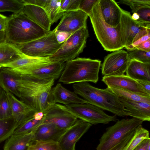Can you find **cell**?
Wrapping results in <instances>:
<instances>
[{"instance_id": "cell-1", "label": "cell", "mask_w": 150, "mask_h": 150, "mask_svg": "<svg viewBox=\"0 0 150 150\" xmlns=\"http://www.w3.org/2000/svg\"><path fill=\"white\" fill-rule=\"evenodd\" d=\"M18 77L20 100L37 112H43L52 103L51 92L54 79L30 76Z\"/></svg>"}, {"instance_id": "cell-2", "label": "cell", "mask_w": 150, "mask_h": 150, "mask_svg": "<svg viewBox=\"0 0 150 150\" xmlns=\"http://www.w3.org/2000/svg\"><path fill=\"white\" fill-rule=\"evenodd\" d=\"M74 92L88 103L107 110L116 116L124 117L129 116L119 97L109 88L101 89L94 87L88 82L74 83Z\"/></svg>"}, {"instance_id": "cell-3", "label": "cell", "mask_w": 150, "mask_h": 150, "mask_svg": "<svg viewBox=\"0 0 150 150\" xmlns=\"http://www.w3.org/2000/svg\"><path fill=\"white\" fill-rule=\"evenodd\" d=\"M5 31L6 42L17 45L37 39L48 31L28 18L23 12L8 17Z\"/></svg>"}, {"instance_id": "cell-4", "label": "cell", "mask_w": 150, "mask_h": 150, "mask_svg": "<svg viewBox=\"0 0 150 150\" xmlns=\"http://www.w3.org/2000/svg\"><path fill=\"white\" fill-rule=\"evenodd\" d=\"M101 61L78 57L67 61L59 81L65 84L91 82L96 83L99 79Z\"/></svg>"}, {"instance_id": "cell-5", "label": "cell", "mask_w": 150, "mask_h": 150, "mask_svg": "<svg viewBox=\"0 0 150 150\" xmlns=\"http://www.w3.org/2000/svg\"><path fill=\"white\" fill-rule=\"evenodd\" d=\"M99 1L88 15L97 38L107 51L114 52L122 49L124 47L122 45L123 30L120 24L113 27L105 23Z\"/></svg>"}, {"instance_id": "cell-6", "label": "cell", "mask_w": 150, "mask_h": 150, "mask_svg": "<svg viewBox=\"0 0 150 150\" xmlns=\"http://www.w3.org/2000/svg\"><path fill=\"white\" fill-rule=\"evenodd\" d=\"M143 122L134 117L118 120L106 129L100 139L96 150H109L135 131Z\"/></svg>"}, {"instance_id": "cell-7", "label": "cell", "mask_w": 150, "mask_h": 150, "mask_svg": "<svg viewBox=\"0 0 150 150\" xmlns=\"http://www.w3.org/2000/svg\"><path fill=\"white\" fill-rule=\"evenodd\" d=\"M53 30L40 38L31 41L15 45L19 51L25 56L34 58L43 57L54 54L63 44L57 42Z\"/></svg>"}, {"instance_id": "cell-8", "label": "cell", "mask_w": 150, "mask_h": 150, "mask_svg": "<svg viewBox=\"0 0 150 150\" xmlns=\"http://www.w3.org/2000/svg\"><path fill=\"white\" fill-rule=\"evenodd\" d=\"M89 36L87 27L81 29L72 34L49 59L52 62H63L75 59L83 52Z\"/></svg>"}, {"instance_id": "cell-9", "label": "cell", "mask_w": 150, "mask_h": 150, "mask_svg": "<svg viewBox=\"0 0 150 150\" xmlns=\"http://www.w3.org/2000/svg\"><path fill=\"white\" fill-rule=\"evenodd\" d=\"M65 65L64 62H51L16 69L5 67L8 71L17 77L30 76L43 79L56 80L60 77Z\"/></svg>"}, {"instance_id": "cell-10", "label": "cell", "mask_w": 150, "mask_h": 150, "mask_svg": "<svg viewBox=\"0 0 150 150\" xmlns=\"http://www.w3.org/2000/svg\"><path fill=\"white\" fill-rule=\"evenodd\" d=\"M65 106L78 119L92 125L107 124L117 120L116 115H109L102 109L88 103L71 104Z\"/></svg>"}, {"instance_id": "cell-11", "label": "cell", "mask_w": 150, "mask_h": 150, "mask_svg": "<svg viewBox=\"0 0 150 150\" xmlns=\"http://www.w3.org/2000/svg\"><path fill=\"white\" fill-rule=\"evenodd\" d=\"M43 113L44 117L42 123H52L63 129H68L78 119L65 105L59 103L50 104Z\"/></svg>"}, {"instance_id": "cell-12", "label": "cell", "mask_w": 150, "mask_h": 150, "mask_svg": "<svg viewBox=\"0 0 150 150\" xmlns=\"http://www.w3.org/2000/svg\"><path fill=\"white\" fill-rule=\"evenodd\" d=\"M130 60L128 53L121 49L113 52L105 58L101 67V72L105 76L125 75Z\"/></svg>"}, {"instance_id": "cell-13", "label": "cell", "mask_w": 150, "mask_h": 150, "mask_svg": "<svg viewBox=\"0 0 150 150\" xmlns=\"http://www.w3.org/2000/svg\"><path fill=\"white\" fill-rule=\"evenodd\" d=\"M92 125L78 119L62 135L58 142L61 150H75L76 144Z\"/></svg>"}, {"instance_id": "cell-14", "label": "cell", "mask_w": 150, "mask_h": 150, "mask_svg": "<svg viewBox=\"0 0 150 150\" xmlns=\"http://www.w3.org/2000/svg\"><path fill=\"white\" fill-rule=\"evenodd\" d=\"M88 16L87 14L80 10L65 12L56 30L73 34L87 27Z\"/></svg>"}, {"instance_id": "cell-15", "label": "cell", "mask_w": 150, "mask_h": 150, "mask_svg": "<svg viewBox=\"0 0 150 150\" xmlns=\"http://www.w3.org/2000/svg\"><path fill=\"white\" fill-rule=\"evenodd\" d=\"M102 81L109 88H119L132 92L144 96L150 97L137 81L124 75L121 76H105Z\"/></svg>"}, {"instance_id": "cell-16", "label": "cell", "mask_w": 150, "mask_h": 150, "mask_svg": "<svg viewBox=\"0 0 150 150\" xmlns=\"http://www.w3.org/2000/svg\"><path fill=\"white\" fill-rule=\"evenodd\" d=\"M120 24L123 30L122 45L125 48L132 43L134 37L142 27L150 25L132 19L130 13L123 9Z\"/></svg>"}, {"instance_id": "cell-17", "label": "cell", "mask_w": 150, "mask_h": 150, "mask_svg": "<svg viewBox=\"0 0 150 150\" xmlns=\"http://www.w3.org/2000/svg\"><path fill=\"white\" fill-rule=\"evenodd\" d=\"M0 88L6 92L10 104L12 117L18 123L20 124L27 118L37 112L18 99L2 85L0 84Z\"/></svg>"}, {"instance_id": "cell-18", "label": "cell", "mask_w": 150, "mask_h": 150, "mask_svg": "<svg viewBox=\"0 0 150 150\" xmlns=\"http://www.w3.org/2000/svg\"><path fill=\"white\" fill-rule=\"evenodd\" d=\"M99 4L105 23L113 27L120 23L122 9L113 0H99Z\"/></svg>"}, {"instance_id": "cell-19", "label": "cell", "mask_w": 150, "mask_h": 150, "mask_svg": "<svg viewBox=\"0 0 150 150\" xmlns=\"http://www.w3.org/2000/svg\"><path fill=\"white\" fill-rule=\"evenodd\" d=\"M51 96L52 103H60L65 105L71 104L88 103L74 92L64 87L60 83L52 88Z\"/></svg>"}, {"instance_id": "cell-20", "label": "cell", "mask_w": 150, "mask_h": 150, "mask_svg": "<svg viewBox=\"0 0 150 150\" xmlns=\"http://www.w3.org/2000/svg\"><path fill=\"white\" fill-rule=\"evenodd\" d=\"M67 130L59 129L52 123H42L34 132V142L48 141L58 142Z\"/></svg>"}, {"instance_id": "cell-21", "label": "cell", "mask_w": 150, "mask_h": 150, "mask_svg": "<svg viewBox=\"0 0 150 150\" xmlns=\"http://www.w3.org/2000/svg\"><path fill=\"white\" fill-rule=\"evenodd\" d=\"M129 116L143 121H150V103L133 101L119 97Z\"/></svg>"}, {"instance_id": "cell-22", "label": "cell", "mask_w": 150, "mask_h": 150, "mask_svg": "<svg viewBox=\"0 0 150 150\" xmlns=\"http://www.w3.org/2000/svg\"><path fill=\"white\" fill-rule=\"evenodd\" d=\"M23 13L28 18L45 30L50 31L52 25L45 9L31 4L25 5Z\"/></svg>"}, {"instance_id": "cell-23", "label": "cell", "mask_w": 150, "mask_h": 150, "mask_svg": "<svg viewBox=\"0 0 150 150\" xmlns=\"http://www.w3.org/2000/svg\"><path fill=\"white\" fill-rule=\"evenodd\" d=\"M119 2L129 6L133 13L137 14L139 16L137 21L150 24V0H120Z\"/></svg>"}, {"instance_id": "cell-24", "label": "cell", "mask_w": 150, "mask_h": 150, "mask_svg": "<svg viewBox=\"0 0 150 150\" xmlns=\"http://www.w3.org/2000/svg\"><path fill=\"white\" fill-rule=\"evenodd\" d=\"M34 142V132L24 134H13L6 142L3 150H28Z\"/></svg>"}, {"instance_id": "cell-25", "label": "cell", "mask_w": 150, "mask_h": 150, "mask_svg": "<svg viewBox=\"0 0 150 150\" xmlns=\"http://www.w3.org/2000/svg\"><path fill=\"white\" fill-rule=\"evenodd\" d=\"M126 73L127 76L136 81H150V63L130 60Z\"/></svg>"}, {"instance_id": "cell-26", "label": "cell", "mask_w": 150, "mask_h": 150, "mask_svg": "<svg viewBox=\"0 0 150 150\" xmlns=\"http://www.w3.org/2000/svg\"><path fill=\"white\" fill-rule=\"evenodd\" d=\"M44 117L43 112H35L25 119L18 126L13 134H24L34 132L43 123Z\"/></svg>"}, {"instance_id": "cell-27", "label": "cell", "mask_w": 150, "mask_h": 150, "mask_svg": "<svg viewBox=\"0 0 150 150\" xmlns=\"http://www.w3.org/2000/svg\"><path fill=\"white\" fill-rule=\"evenodd\" d=\"M23 55L15 45L6 42L0 44V66L11 62Z\"/></svg>"}, {"instance_id": "cell-28", "label": "cell", "mask_w": 150, "mask_h": 150, "mask_svg": "<svg viewBox=\"0 0 150 150\" xmlns=\"http://www.w3.org/2000/svg\"><path fill=\"white\" fill-rule=\"evenodd\" d=\"M18 77L8 71L6 67H2L0 71V84L16 97L19 98L17 80Z\"/></svg>"}, {"instance_id": "cell-29", "label": "cell", "mask_w": 150, "mask_h": 150, "mask_svg": "<svg viewBox=\"0 0 150 150\" xmlns=\"http://www.w3.org/2000/svg\"><path fill=\"white\" fill-rule=\"evenodd\" d=\"M51 62L52 61L50 60L48 57L34 58L24 55L11 62L3 65L2 67L11 69H16L37 64L48 63Z\"/></svg>"}, {"instance_id": "cell-30", "label": "cell", "mask_w": 150, "mask_h": 150, "mask_svg": "<svg viewBox=\"0 0 150 150\" xmlns=\"http://www.w3.org/2000/svg\"><path fill=\"white\" fill-rule=\"evenodd\" d=\"M61 0H48L44 8L52 24L57 22L64 13L61 7Z\"/></svg>"}, {"instance_id": "cell-31", "label": "cell", "mask_w": 150, "mask_h": 150, "mask_svg": "<svg viewBox=\"0 0 150 150\" xmlns=\"http://www.w3.org/2000/svg\"><path fill=\"white\" fill-rule=\"evenodd\" d=\"M20 125L12 117L0 119V143L7 139L12 135Z\"/></svg>"}, {"instance_id": "cell-32", "label": "cell", "mask_w": 150, "mask_h": 150, "mask_svg": "<svg viewBox=\"0 0 150 150\" xmlns=\"http://www.w3.org/2000/svg\"><path fill=\"white\" fill-rule=\"evenodd\" d=\"M150 138L148 130L139 125L136 128L132 137L122 150H133L143 139Z\"/></svg>"}, {"instance_id": "cell-33", "label": "cell", "mask_w": 150, "mask_h": 150, "mask_svg": "<svg viewBox=\"0 0 150 150\" xmlns=\"http://www.w3.org/2000/svg\"><path fill=\"white\" fill-rule=\"evenodd\" d=\"M108 88L118 97L133 101L150 103V97L144 96L132 92L120 89Z\"/></svg>"}, {"instance_id": "cell-34", "label": "cell", "mask_w": 150, "mask_h": 150, "mask_svg": "<svg viewBox=\"0 0 150 150\" xmlns=\"http://www.w3.org/2000/svg\"><path fill=\"white\" fill-rule=\"evenodd\" d=\"M25 5L21 0H0V12H11L17 14L23 12Z\"/></svg>"}, {"instance_id": "cell-35", "label": "cell", "mask_w": 150, "mask_h": 150, "mask_svg": "<svg viewBox=\"0 0 150 150\" xmlns=\"http://www.w3.org/2000/svg\"><path fill=\"white\" fill-rule=\"evenodd\" d=\"M12 117L10 104L5 91L0 88V119Z\"/></svg>"}, {"instance_id": "cell-36", "label": "cell", "mask_w": 150, "mask_h": 150, "mask_svg": "<svg viewBox=\"0 0 150 150\" xmlns=\"http://www.w3.org/2000/svg\"><path fill=\"white\" fill-rule=\"evenodd\" d=\"M28 150H61L58 142L48 141L34 142Z\"/></svg>"}, {"instance_id": "cell-37", "label": "cell", "mask_w": 150, "mask_h": 150, "mask_svg": "<svg viewBox=\"0 0 150 150\" xmlns=\"http://www.w3.org/2000/svg\"><path fill=\"white\" fill-rule=\"evenodd\" d=\"M130 60H134L144 63H150V51L146 52L137 49L128 53Z\"/></svg>"}, {"instance_id": "cell-38", "label": "cell", "mask_w": 150, "mask_h": 150, "mask_svg": "<svg viewBox=\"0 0 150 150\" xmlns=\"http://www.w3.org/2000/svg\"><path fill=\"white\" fill-rule=\"evenodd\" d=\"M81 0H61V7L64 12L79 10Z\"/></svg>"}, {"instance_id": "cell-39", "label": "cell", "mask_w": 150, "mask_h": 150, "mask_svg": "<svg viewBox=\"0 0 150 150\" xmlns=\"http://www.w3.org/2000/svg\"><path fill=\"white\" fill-rule=\"evenodd\" d=\"M99 0H81L79 10H81L88 16L93 6Z\"/></svg>"}, {"instance_id": "cell-40", "label": "cell", "mask_w": 150, "mask_h": 150, "mask_svg": "<svg viewBox=\"0 0 150 150\" xmlns=\"http://www.w3.org/2000/svg\"><path fill=\"white\" fill-rule=\"evenodd\" d=\"M135 131L126 137L120 142L115 146L109 150H122L131 139L134 134Z\"/></svg>"}, {"instance_id": "cell-41", "label": "cell", "mask_w": 150, "mask_h": 150, "mask_svg": "<svg viewBox=\"0 0 150 150\" xmlns=\"http://www.w3.org/2000/svg\"><path fill=\"white\" fill-rule=\"evenodd\" d=\"M149 39H150V32L139 38L125 48L129 52L135 50L136 47Z\"/></svg>"}, {"instance_id": "cell-42", "label": "cell", "mask_w": 150, "mask_h": 150, "mask_svg": "<svg viewBox=\"0 0 150 150\" xmlns=\"http://www.w3.org/2000/svg\"><path fill=\"white\" fill-rule=\"evenodd\" d=\"M55 34L57 42L61 44L66 41L72 34L65 31H57L56 30Z\"/></svg>"}, {"instance_id": "cell-43", "label": "cell", "mask_w": 150, "mask_h": 150, "mask_svg": "<svg viewBox=\"0 0 150 150\" xmlns=\"http://www.w3.org/2000/svg\"><path fill=\"white\" fill-rule=\"evenodd\" d=\"M25 5L31 4L37 6L44 8L48 0H22Z\"/></svg>"}, {"instance_id": "cell-44", "label": "cell", "mask_w": 150, "mask_h": 150, "mask_svg": "<svg viewBox=\"0 0 150 150\" xmlns=\"http://www.w3.org/2000/svg\"><path fill=\"white\" fill-rule=\"evenodd\" d=\"M150 145V138L145 139L142 140L133 150H147Z\"/></svg>"}, {"instance_id": "cell-45", "label": "cell", "mask_w": 150, "mask_h": 150, "mask_svg": "<svg viewBox=\"0 0 150 150\" xmlns=\"http://www.w3.org/2000/svg\"><path fill=\"white\" fill-rule=\"evenodd\" d=\"M136 49L146 52L150 51V39L136 47L135 49Z\"/></svg>"}, {"instance_id": "cell-46", "label": "cell", "mask_w": 150, "mask_h": 150, "mask_svg": "<svg viewBox=\"0 0 150 150\" xmlns=\"http://www.w3.org/2000/svg\"><path fill=\"white\" fill-rule=\"evenodd\" d=\"M8 18V17L0 14V32H5Z\"/></svg>"}, {"instance_id": "cell-47", "label": "cell", "mask_w": 150, "mask_h": 150, "mask_svg": "<svg viewBox=\"0 0 150 150\" xmlns=\"http://www.w3.org/2000/svg\"><path fill=\"white\" fill-rule=\"evenodd\" d=\"M148 93L150 95V81H137Z\"/></svg>"}, {"instance_id": "cell-48", "label": "cell", "mask_w": 150, "mask_h": 150, "mask_svg": "<svg viewBox=\"0 0 150 150\" xmlns=\"http://www.w3.org/2000/svg\"><path fill=\"white\" fill-rule=\"evenodd\" d=\"M6 42L4 31L0 32V44Z\"/></svg>"}, {"instance_id": "cell-49", "label": "cell", "mask_w": 150, "mask_h": 150, "mask_svg": "<svg viewBox=\"0 0 150 150\" xmlns=\"http://www.w3.org/2000/svg\"><path fill=\"white\" fill-rule=\"evenodd\" d=\"M131 18L134 20L138 21L139 19V16L137 13H134L131 16Z\"/></svg>"}, {"instance_id": "cell-50", "label": "cell", "mask_w": 150, "mask_h": 150, "mask_svg": "<svg viewBox=\"0 0 150 150\" xmlns=\"http://www.w3.org/2000/svg\"><path fill=\"white\" fill-rule=\"evenodd\" d=\"M2 67L0 65V71L1 69V68Z\"/></svg>"}]
</instances>
